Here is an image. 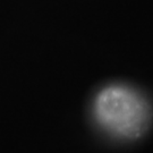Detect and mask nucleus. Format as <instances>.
<instances>
[{
  "mask_svg": "<svg viewBox=\"0 0 153 153\" xmlns=\"http://www.w3.org/2000/svg\"><path fill=\"white\" fill-rule=\"evenodd\" d=\"M93 117L109 136L134 140L148 129L151 109L137 91L126 85L114 84L102 88L95 97Z\"/></svg>",
  "mask_w": 153,
  "mask_h": 153,
  "instance_id": "obj_1",
  "label": "nucleus"
}]
</instances>
